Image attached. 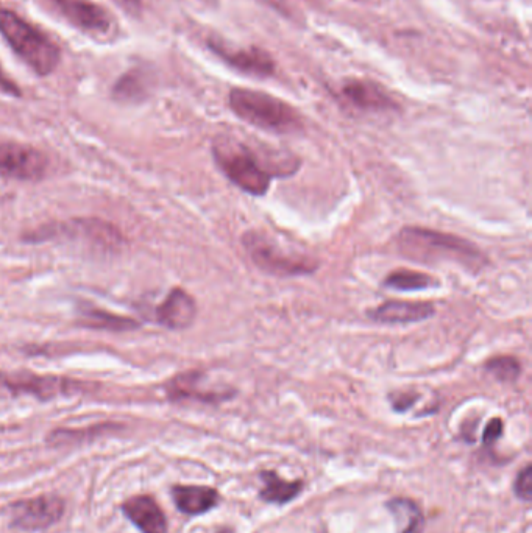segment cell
<instances>
[{"label": "cell", "mask_w": 532, "mask_h": 533, "mask_svg": "<svg viewBox=\"0 0 532 533\" xmlns=\"http://www.w3.org/2000/svg\"><path fill=\"white\" fill-rule=\"evenodd\" d=\"M121 4H124L125 7H133L136 8L139 5V0H119Z\"/></svg>", "instance_id": "f1b7e54d"}, {"label": "cell", "mask_w": 532, "mask_h": 533, "mask_svg": "<svg viewBox=\"0 0 532 533\" xmlns=\"http://www.w3.org/2000/svg\"><path fill=\"white\" fill-rule=\"evenodd\" d=\"M66 502L58 495L22 499L10 507V526L24 532H40L60 523Z\"/></svg>", "instance_id": "ba28073f"}, {"label": "cell", "mask_w": 532, "mask_h": 533, "mask_svg": "<svg viewBox=\"0 0 532 533\" xmlns=\"http://www.w3.org/2000/svg\"><path fill=\"white\" fill-rule=\"evenodd\" d=\"M213 158L220 172L253 197H264L275 178L291 177L300 167L294 156L264 152L247 142L222 136L213 144Z\"/></svg>", "instance_id": "6da1fadb"}, {"label": "cell", "mask_w": 532, "mask_h": 533, "mask_svg": "<svg viewBox=\"0 0 532 533\" xmlns=\"http://www.w3.org/2000/svg\"><path fill=\"white\" fill-rule=\"evenodd\" d=\"M228 102L239 119L261 130L288 135L302 128L300 114L288 103L266 92L233 89Z\"/></svg>", "instance_id": "3957f363"}, {"label": "cell", "mask_w": 532, "mask_h": 533, "mask_svg": "<svg viewBox=\"0 0 532 533\" xmlns=\"http://www.w3.org/2000/svg\"><path fill=\"white\" fill-rule=\"evenodd\" d=\"M0 89H2V91L10 92V94H19L16 85L8 82L7 78H5L4 74H2V71H0Z\"/></svg>", "instance_id": "83f0119b"}, {"label": "cell", "mask_w": 532, "mask_h": 533, "mask_svg": "<svg viewBox=\"0 0 532 533\" xmlns=\"http://www.w3.org/2000/svg\"><path fill=\"white\" fill-rule=\"evenodd\" d=\"M88 385L63 376L35 375L30 371H0V390L11 396H33L40 401L60 398V396L77 395L85 392Z\"/></svg>", "instance_id": "52a82bcc"}, {"label": "cell", "mask_w": 532, "mask_h": 533, "mask_svg": "<svg viewBox=\"0 0 532 533\" xmlns=\"http://www.w3.org/2000/svg\"><path fill=\"white\" fill-rule=\"evenodd\" d=\"M437 286L436 278L414 270H397L384 279V287L395 292H422Z\"/></svg>", "instance_id": "ffe728a7"}, {"label": "cell", "mask_w": 532, "mask_h": 533, "mask_svg": "<svg viewBox=\"0 0 532 533\" xmlns=\"http://www.w3.org/2000/svg\"><path fill=\"white\" fill-rule=\"evenodd\" d=\"M144 85L141 77L138 75L128 74L121 78V82L114 88V96L119 100H139L144 96Z\"/></svg>", "instance_id": "603a6c76"}, {"label": "cell", "mask_w": 532, "mask_h": 533, "mask_svg": "<svg viewBox=\"0 0 532 533\" xmlns=\"http://www.w3.org/2000/svg\"><path fill=\"white\" fill-rule=\"evenodd\" d=\"M171 493L177 509L189 516L211 512L220 499L214 488L202 485H175Z\"/></svg>", "instance_id": "9a60e30c"}, {"label": "cell", "mask_w": 532, "mask_h": 533, "mask_svg": "<svg viewBox=\"0 0 532 533\" xmlns=\"http://www.w3.org/2000/svg\"><path fill=\"white\" fill-rule=\"evenodd\" d=\"M205 375L202 371L191 370L174 376L166 384L167 398L180 403V401H197L203 404H220L235 396L233 389H206L203 387Z\"/></svg>", "instance_id": "30bf717a"}, {"label": "cell", "mask_w": 532, "mask_h": 533, "mask_svg": "<svg viewBox=\"0 0 532 533\" xmlns=\"http://www.w3.org/2000/svg\"><path fill=\"white\" fill-rule=\"evenodd\" d=\"M484 370L503 384H514L522 375V364L514 356H493L484 364Z\"/></svg>", "instance_id": "7402d4cb"}, {"label": "cell", "mask_w": 532, "mask_h": 533, "mask_svg": "<svg viewBox=\"0 0 532 533\" xmlns=\"http://www.w3.org/2000/svg\"><path fill=\"white\" fill-rule=\"evenodd\" d=\"M436 314L430 301H386L367 311V318L378 325H412L425 322Z\"/></svg>", "instance_id": "8fae6325"}, {"label": "cell", "mask_w": 532, "mask_h": 533, "mask_svg": "<svg viewBox=\"0 0 532 533\" xmlns=\"http://www.w3.org/2000/svg\"><path fill=\"white\" fill-rule=\"evenodd\" d=\"M52 237H66L79 242L91 251L102 255H113L124 247V236L116 226L100 219H74L71 222L43 226L40 231L25 237L29 241H49Z\"/></svg>", "instance_id": "8992f818"}, {"label": "cell", "mask_w": 532, "mask_h": 533, "mask_svg": "<svg viewBox=\"0 0 532 533\" xmlns=\"http://www.w3.org/2000/svg\"><path fill=\"white\" fill-rule=\"evenodd\" d=\"M0 33L36 74H52L60 64V49L13 11L0 8Z\"/></svg>", "instance_id": "277c9868"}, {"label": "cell", "mask_w": 532, "mask_h": 533, "mask_svg": "<svg viewBox=\"0 0 532 533\" xmlns=\"http://www.w3.org/2000/svg\"><path fill=\"white\" fill-rule=\"evenodd\" d=\"M82 325L86 328L102 329V331H135L139 328V322L135 318L124 317V315L111 314L105 309L86 306L82 309Z\"/></svg>", "instance_id": "d6986e66"}, {"label": "cell", "mask_w": 532, "mask_h": 533, "mask_svg": "<svg viewBox=\"0 0 532 533\" xmlns=\"http://www.w3.org/2000/svg\"><path fill=\"white\" fill-rule=\"evenodd\" d=\"M514 491L518 499L529 502L532 498V466L526 465L515 477Z\"/></svg>", "instance_id": "cb8c5ba5"}, {"label": "cell", "mask_w": 532, "mask_h": 533, "mask_svg": "<svg viewBox=\"0 0 532 533\" xmlns=\"http://www.w3.org/2000/svg\"><path fill=\"white\" fill-rule=\"evenodd\" d=\"M122 512L141 533H167L166 515L155 498L149 495L133 496L122 504Z\"/></svg>", "instance_id": "4fadbf2b"}, {"label": "cell", "mask_w": 532, "mask_h": 533, "mask_svg": "<svg viewBox=\"0 0 532 533\" xmlns=\"http://www.w3.org/2000/svg\"><path fill=\"white\" fill-rule=\"evenodd\" d=\"M415 401H417L415 393H395V395H391L392 407L397 412H406V410L411 409Z\"/></svg>", "instance_id": "4316f807"}, {"label": "cell", "mask_w": 532, "mask_h": 533, "mask_svg": "<svg viewBox=\"0 0 532 533\" xmlns=\"http://www.w3.org/2000/svg\"><path fill=\"white\" fill-rule=\"evenodd\" d=\"M242 245L249 253L253 264L266 275L275 278H295L313 275L319 270V261L297 251L281 247L275 239L261 231H247L242 236Z\"/></svg>", "instance_id": "5b68a950"}, {"label": "cell", "mask_w": 532, "mask_h": 533, "mask_svg": "<svg viewBox=\"0 0 532 533\" xmlns=\"http://www.w3.org/2000/svg\"><path fill=\"white\" fill-rule=\"evenodd\" d=\"M55 4L72 24L85 32L107 33L111 29L107 11L91 0H55Z\"/></svg>", "instance_id": "5bb4252c"}, {"label": "cell", "mask_w": 532, "mask_h": 533, "mask_svg": "<svg viewBox=\"0 0 532 533\" xmlns=\"http://www.w3.org/2000/svg\"><path fill=\"white\" fill-rule=\"evenodd\" d=\"M211 49L219 53V57L224 58L231 66H235L236 69L247 72V74L264 77V75H270L274 72V61L261 50H228L227 47L214 43H211Z\"/></svg>", "instance_id": "e0dca14e"}, {"label": "cell", "mask_w": 532, "mask_h": 533, "mask_svg": "<svg viewBox=\"0 0 532 533\" xmlns=\"http://www.w3.org/2000/svg\"><path fill=\"white\" fill-rule=\"evenodd\" d=\"M501 435H503V421L500 418H493V420L487 423L486 429H484V445L490 448V446L495 445L500 440Z\"/></svg>", "instance_id": "484cf974"}, {"label": "cell", "mask_w": 532, "mask_h": 533, "mask_svg": "<svg viewBox=\"0 0 532 533\" xmlns=\"http://www.w3.org/2000/svg\"><path fill=\"white\" fill-rule=\"evenodd\" d=\"M197 303L186 290L172 289L155 312V318L164 328L183 331L196 322Z\"/></svg>", "instance_id": "7c38bea8"}, {"label": "cell", "mask_w": 532, "mask_h": 533, "mask_svg": "<svg viewBox=\"0 0 532 533\" xmlns=\"http://www.w3.org/2000/svg\"><path fill=\"white\" fill-rule=\"evenodd\" d=\"M49 169V159L41 150L21 142L0 141V178L40 181Z\"/></svg>", "instance_id": "9c48e42d"}, {"label": "cell", "mask_w": 532, "mask_h": 533, "mask_svg": "<svg viewBox=\"0 0 532 533\" xmlns=\"http://www.w3.org/2000/svg\"><path fill=\"white\" fill-rule=\"evenodd\" d=\"M342 94L359 110L387 111L395 108L394 100L387 96L380 86L370 82H361V80L347 82L342 88Z\"/></svg>", "instance_id": "2e32d148"}, {"label": "cell", "mask_w": 532, "mask_h": 533, "mask_svg": "<svg viewBox=\"0 0 532 533\" xmlns=\"http://www.w3.org/2000/svg\"><path fill=\"white\" fill-rule=\"evenodd\" d=\"M397 245L403 258L419 264L450 262L472 273L481 272L487 265L486 255L472 242L428 228H403L398 234Z\"/></svg>", "instance_id": "7a4b0ae2"}, {"label": "cell", "mask_w": 532, "mask_h": 533, "mask_svg": "<svg viewBox=\"0 0 532 533\" xmlns=\"http://www.w3.org/2000/svg\"><path fill=\"white\" fill-rule=\"evenodd\" d=\"M261 481H263L264 487L259 496L270 504H288V502L294 501L303 490L302 481H284L274 471L261 473Z\"/></svg>", "instance_id": "ac0fdd59"}, {"label": "cell", "mask_w": 532, "mask_h": 533, "mask_svg": "<svg viewBox=\"0 0 532 533\" xmlns=\"http://www.w3.org/2000/svg\"><path fill=\"white\" fill-rule=\"evenodd\" d=\"M116 429L118 426L113 423L97 424V426L77 429V431L75 429H57V431L50 432L47 443L54 446L74 445V443L88 442V440H93V438L100 437L107 432L116 431Z\"/></svg>", "instance_id": "44dd1931"}, {"label": "cell", "mask_w": 532, "mask_h": 533, "mask_svg": "<svg viewBox=\"0 0 532 533\" xmlns=\"http://www.w3.org/2000/svg\"><path fill=\"white\" fill-rule=\"evenodd\" d=\"M423 526H425V518H423L422 510L415 502L409 501L408 524L405 529L401 530V533H422Z\"/></svg>", "instance_id": "d4e9b609"}]
</instances>
